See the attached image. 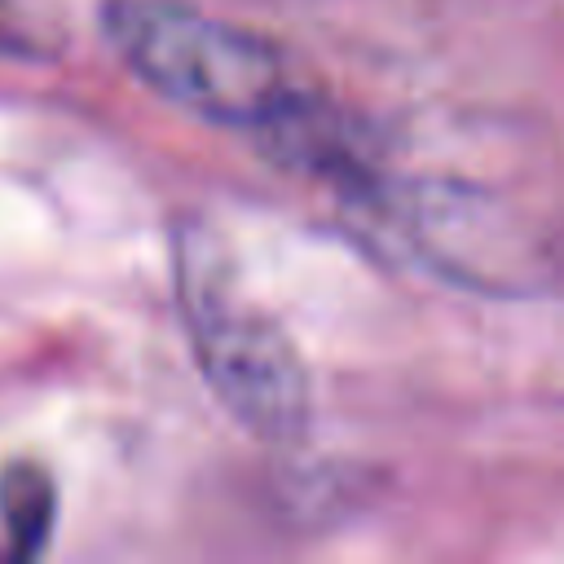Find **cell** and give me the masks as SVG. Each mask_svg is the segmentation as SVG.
Here are the masks:
<instances>
[{"label": "cell", "instance_id": "obj_4", "mask_svg": "<svg viewBox=\"0 0 564 564\" xmlns=\"http://www.w3.org/2000/svg\"><path fill=\"white\" fill-rule=\"evenodd\" d=\"M53 520H57L53 476L31 458L9 463L0 471V524L9 538V555H18V560L40 555L53 533Z\"/></svg>", "mask_w": 564, "mask_h": 564}, {"label": "cell", "instance_id": "obj_3", "mask_svg": "<svg viewBox=\"0 0 564 564\" xmlns=\"http://www.w3.org/2000/svg\"><path fill=\"white\" fill-rule=\"evenodd\" d=\"M375 203L401 242L445 282L485 295H546L564 282V225L511 194L458 176L379 181Z\"/></svg>", "mask_w": 564, "mask_h": 564}, {"label": "cell", "instance_id": "obj_1", "mask_svg": "<svg viewBox=\"0 0 564 564\" xmlns=\"http://www.w3.org/2000/svg\"><path fill=\"white\" fill-rule=\"evenodd\" d=\"M172 278L207 388L260 441L286 445L308 423V370L282 322L238 282L229 242L207 220L172 234Z\"/></svg>", "mask_w": 564, "mask_h": 564}, {"label": "cell", "instance_id": "obj_2", "mask_svg": "<svg viewBox=\"0 0 564 564\" xmlns=\"http://www.w3.org/2000/svg\"><path fill=\"white\" fill-rule=\"evenodd\" d=\"M101 26L137 79L207 123L260 132L308 88L269 35L181 0H106Z\"/></svg>", "mask_w": 564, "mask_h": 564}]
</instances>
